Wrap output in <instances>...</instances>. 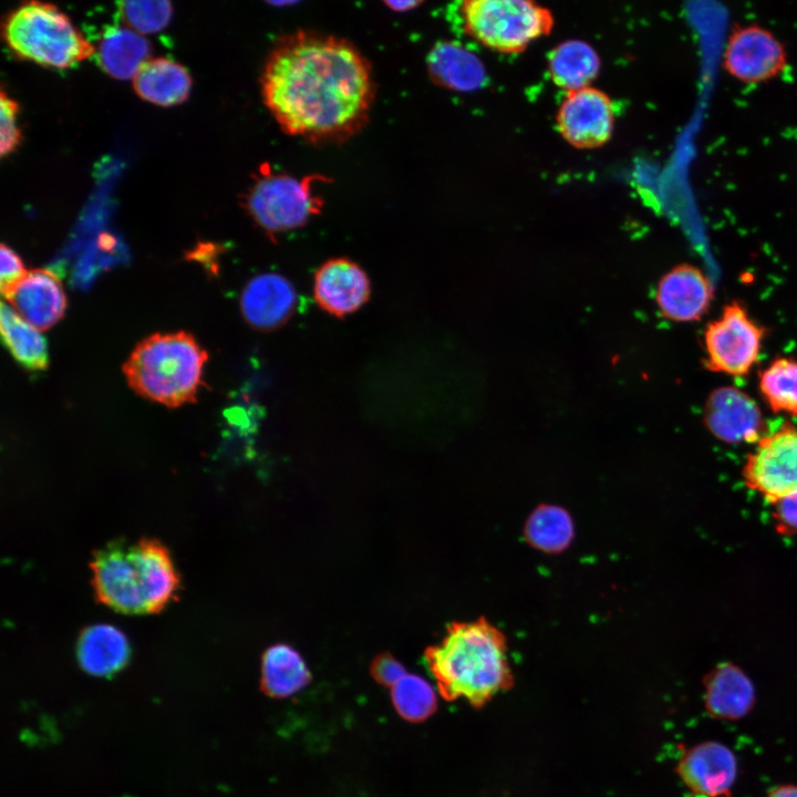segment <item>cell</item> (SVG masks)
<instances>
[{"label": "cell", "instance_id": "cell-4", "mask_svg": "<svg viewBox=\"0 0 797 797\" xmlns=\"http://www.w3.org/2000/svg\"><path fill=\"white\" fill-rule=\"evenodd\" d=\"M207 352L185 331L142 340L123 365L131 389L168 407L195 402Z\"/></svg>", "mask_w": 797, "mask_h": 797}, {"label": "cell", "instance_id": "cell-10", "mask_svg": "<svg viewBox=\"0 0 797 797\" xmlns=\"http://www.w3.org/2000/svg\"><path fill=\"white\" fill-rule=\"evenodd\" d=\"M725 71L745 84H759L777 77L787 65V52L776 35L758 25H736L723 54Z\"/></svg>", "mask_w": 797, "mask_h": 797}, {"label": "cell", "instance_id": "cell-5", "mask_svg": "<svg viewBox=\"0 0 797 797\" xmlns=\"http://www.w3.org/2000/svg\"><path fill=\"white\" fill-rule=\"evenodd\" d=\"M3 38L19 58L66 69L94 54V46L55 6L39 1L22 4L3 23Z\"/></svg>", "mask_w": 797, "mask_h": 797}, {"label": "cell", "instance_id": "cell-17", "mask_svg": "<svg viewBox=\"0 0 797 797\" xmlns=\"http://www.w3.org/2000/svg\"><path fill=\"white\" fill-rule=\"evenodd\" d=\"M297 306L292 283L278 273H262L245 286L240 296V310L246 322L261 331L283 325Z\"/></svg>", "mask_w": 797, "mask_h": 797}, {"label": "cell", "instance_id": "cell-35", "mask_svg": "<svg viewBox=\"0 0 797 797\" xmlns=\"http://www.w3.org/2000/svg\"><path fill=\"white\" fill-rule=\"evenodd\" d=\"M385 3L395 11H406L420 4L417 1H387Z\"/></svg>", "mask_w": 797, "mask_h": 797}, {"label": "cell", "instance_id": "cell-24", "mask_svg": "<svg viewBox=\"0 0 797 797\" xmlns=\"http://www.w3.org/2000/svg\"><path fill=\"white\" fill-rule=\"evenodd\" d=\"M0 331L3 344L24 369L38 372L48 368L46 339L4 300L1 302Z\"/></svg>", "mask_w": 797, "mask_h": 797}, {"label": "cell", "instance_id": "cell-18", "mask_svg": "<svg viewBox=\"0 0 797 797\" xmlns=\"http://www.w3.org/2000/svg\"><path fill=\"white\" fill-rule=\"evenodd\" d=\"M704 706L716 720L736 721L754 707L755 689L749 677L736 665H716L704 681Z\"/></svg>", "mask_w": 797, "mask_h": 797}, {"label": "cell", "instance_id": "cell-13", "mask_svg": "<svg viewBox=\"0 0 797 797\" xmlns=\"http://www.w3.org/2000/svg\"><path fill=\"white\" fill-rule=\"evenodd\" d=\"M676 773L693 796L729 797L737 777V760L729 747L707 741L682 752Z\"/></svg>", "mask_w": 797, "mask_h": 797}, {"label": "cell", "instance_id": "cell-12", "mask_svg": "<svg viewBox=\"0 0 797 797\" xmlns=\"http://www.w3.org/2000/svg\"><path fill=\"white\" fill-rule=\"evenodd\" d=\"M703 423L715 438L726 444H755L766 433L758 403L732 385L710 392L704 403Z\"/></svg>", "mask_w": 797, "mask_h": 797}, {"label": "cell", "instance_id": "cell-16", "mask_svg": "<svg viewBox=\"0 0 797 797\" xmlns=\"http://www.w3.org/2000/svg\"><path fill=\"white\" fill-rule=\"evenodd\" d=\"M371 287L366 272L354 261L333 258L318 269L313 294L319 307L342 318L360 309L370 298Z\"/></svg>", "mask_w": 797, "mask_h": 797}, {"label": "cell", "instance_id": "cell-21", "mask_svg": "<svg viewBox=\"0 0 797 797\" xmlns=\"http://www.w3.org/2000/svg\"><path fill=\"white\" fill-rule=\"evenodd\" d=\"M135 92L145 101L161 106L184 102L190 92L188 71L167 58L147 60L133 77Z\"/></svg>", "mask_w": 797, "mask_h": 797}, {"label": "cell", "instance_id": "cell-14", "mask_svg": "<svg viewBox=\"0 0 797 797\" xmlns=\"http://www.w3.org/2000/svg\"><path fill=\"white\" fill-rule=\"evenodd\" d=\"M714 286L698 267L682 263L673 267L659 280L655 303L661 314L674 322H695L710 310Z\"/></svg>", "mask_w": 797, "mask_h": 797}, {"label": "cell", "instance_id": "cell-2", "mask_svg": "<svg viewBox=\"0 0 797 797\" xmlns=\"http://www.w3.org/2000/svg\"><path fill=\"white\" fill-rule=\"evenodd\" d=\"M425 660L445 700L482 706L513 683L506 638L484 618L454 622Z\"/></svg>", "mask_w": 797, "mask_h": 797}, {"label": "cell", "instance_id": "cell-25", "mask_svg": "<svg viewBox=\"0 0 797 797\" xmlns=\"http://www.w3.org/2000/svg\"><path fill=\"white\" fill-rule=\"evenodd\" d=\"M757 389L772 412L797 416V360L773 359L758 372Z\"/></svg>", "mask_w": 797, "mask_h": 797}, {"label": "cell", "instance_id": "cell-15", "mask_svg": "<svg viewBox=\"0 0 797 797\" xmlns=\"http://www.w3.org/2000/svg\"><path fill=\"white\" fill-rule=\"evenodd\" d=\"M14 311L38 330L56 324L66 310V296L59 277L48 269H32L2 293Z\"/></svg>", "mask_w": 797, "mask_h": 797}, {"label": "cell", "instance_id": "cell-19", "mask_svg": "<svg viewBox=\"0 0 797 797\" xmlns=\"http://www.w3.org/2000/svg\"><path fill=\"white\" fill-rule=\"evenodd\" d=\"M151 54L149 41L138 32L121 25L107 27L97 43L99 66L118 80L134 77Z\"/></svg>", "mask_w": 797, "mask_h": 797}, {"label": "cell", "instance_id": "cell-29", "mask_svg": "<svg viewBox=\"0 0 797 797\" xmlns=\"http://www.w3.org/2000/svg\"><path fill=\"white\" fill-rule=\"evenodd\" d=\"M124 23L138 33H153L164 29L170 21L173 8L168 1L117 2Z\"/></svg>", "mask_w": 797, "mask_h": 797}, {"label": "cell", "instance_id": "cell-23", "mask_svg": "<svg viewBox=\"0 0 797 797\" xmlns=\"http://www.w3.org/2000/svg\"><path fill=\"white\" fill-rule=\"evenodd\" d=\"M311 680L301 655L287 644L270 646L262 656L261 687L275 698L294 695Z\"/></svg>", "mask_w": 797, "mask_h": 797}, {"label": "cell", "instance_id": "cell-9", "mask_svg": "<svg viewBox=\"0 0 797 797\" xmlns=\"http://www.w3.org/2000/svg\"><path fill=\"white\" fill-rule=\"evenodd\" d=\"M743 478L748 488L776 504L797 493V426L784 422L765 433L747 455Z\"/></svg>", "mask_w": 797, "mask_h": 797}, {"label": "cell", "instance_id": "cell-33", "mask_svg": "<svg viewBox=\"0 0 797 797\" xmlns=\"http://www.w3.org/2000/svg\"><path fill=\"white\" fill-rule=\"evenodd\" d=\"M773 517L779 534H797V493L777 501Z\"/></svg>", "mask_w": 797, "mask_h": 797}, {"label": "cell", "instance_id": "cell-22", "mask_svg": "<svg viewBox=\"0 0 797 797\" xmlns=\"http://www.w3.org/2000/svg\"><path fill=\"white\" fill-rule=\"evenodd\" d=\"M547 66L551 81L568 93L591 86L600 73L601 60L592 45L571 39L550 51Z\"/></svg>", "mask_w": 797, "mask_h": 797}, {"label": "cell", "instance_id": "cell-20", "mask_svg": "<svg viewBox=\"0 0 797 797\" xmlns=\"http://www.w3.org/2000/svg\"><path fill=\"white\" fill-rule=\"evenodd\" d=\"M80 666L94 676H110L118 672L130 658L125 635L108 624H94L82 631L76 644Z\"/></svg>", "mask_w": 797, "mask_h": 797}, {"label": "cell", "instance_id": "cell-28", "mask_svg": "<svg viewBox=\"0 0 797 797\" xmlns=\"http://www.w3.org/2000/svg\"><path fill=\"white\" fill-rule=\"evenodd\" d=\"M391 698L400 716L410 722L426 720L437 705L433 686L415 674H406L392 686Z\"/></svg>", "mask_w": 797, "mask_h": 797}, {"label": "cell", "instance_id": "cell-11", "mask_svg": "<svg viewBox=\"0 0 797 797\" xmlns=\"http://www.w3.org/2000/svg\"><path fill=\"white\" fill-rule=\"evenodd\" d=\"M556 122L560 135L571 146L598 148L612 136L614 106L607 93L591 85L567 93Z\"/></svg>", "mask_w": 797, "mask_h": 797}, {"label": "cell", "instance_id": "cell-34", "mask_svg": "<svg viewBox=\"0 0 797 797\" xmlns=\"http://www.w3.org/2000/svg\"><path fill=\"white\" fill-rule=\"evenodd\" d=\"M766 797H797V785H780L772 789Z\"/></svg>", "mask_w": 797, "mask_h": 797}, {"label": "cell", "instance_id": "cell-3", "mask_svg": "<svg viewBox=\"0 0 797 797\" xmlns=\"http://www.w3.org/2000/svg\"><path fill=\"white\" fill-rule=\"evenodd\" d=\"M91 567L97 599L123 613L157 612L178 587L169 553L156 540L112 542L95 553Z\"/></svg>", "mask_w": 797, "mask_h": 797}, {"label": "cell", "instance_id": "cell-6", "mask_svg": "<svg viewBox=\"0 0 797 797\" xmlns=\"http://www.w3.org/2000/svg\"><path fill=\"white\" fill-rule=\"evenodd\" d=\"M465 32L499 53H520L548 35L555 23L551 11L528 0H468L460 7Z\"/></svg>", "mask_w": 797, "mask_h": 797}, {"label": "cell", "instance_id": "cell-7", "mask_svg": "<svg viewBox=\"0 0 797 797\" xmlns=\"http://www.w3.org/2000/svg\"><path fill=\"white\" fill-rule=\"evenodd\" d=\"M766 333L744 303L732 300L703 331V364L714 373L746 376L758 362Z\"/></svg>", "mask_w": 797, "mask_h": 797}, {"label": "cell", "instance_id": "cell-32", "mask_svg": "<svg viewBox=\"0 0 797 797\" xmlns=\"http://www.w3.org/2000/svg\"><path fill=\"white\" fill-rule=\"evenodd\" d=\"M371 673L380 684L389 687L407 674L404 666L391 654L376 656L372 662Z\"/></svg>", "mask_w": 797, "mask_h": 797}, {"label": "cell", "instance_id": "cell-8", "mask_svg": "<svg viewBox=\"0 0 797 797\" xmlns=\"http://www.w3.org/2000/svg\"><path fill=\"white\" fill-rule=\"evenodd\" d=\"M311 179L263 173L248 192L246 206L267 232L277 234L302 226L319 211Z\"/></svg>", "mask_w": 797, "mask_h": 797}, {"label": "cell", "instance_id": "cell-27", "mask_svg": "<svg viewBox=\"0 0 797 797\" xmlns=\"http://www.w3.org/2000/svg\"><path fill=\"white\" fill-rule=\"evenodd\" d=\"M428 68L435 81L456 90L477 86L484 71L476 58L452 43L434 48L428 56Z\"/></svg>", "mask_w": 797, "mask_h": 797}, {"label": "cell", "instance_id": "cell-31", "mask_svg": "<svg viewBox=\"0 0 797 797\" xmlns=\"http://www.w3.org/2000/svg\"><path fill=\"white\" fill-rule=\"evenodd\" d=\"M1 271L0 286L1 293L6 292L15 284L25 273L24 265L19 255L10 247L1 245Z\"/></svg>", "mask_w": 797, "mask_h": 797}, {"label": "cell", "instance_id": "cell-30", "mask_svg": "<svg viewBox=\"0 0 797 797\" xmlns=\"http://www.w3.org/2000/svg\"><path fill=\"white\" fill-rule=\"evenodd\" d=\"M18 103L3 91L0 94V154L4 157L17 149L21 133L17 124Z\"/></svg>", "mask_w": 797, "mask_h": 797}, {"label": "cell", "instance_id": "cell-26", "mask_svg": "<svg viewBox=\"0 0 797 797\" xmlns=\"http://www.w3.org/2000/svg\"><path fill=\"white\" fill-rule=\"evenodd\" d=\"M524 530L534 548L549 553L565 550L575 535L570 515L555 505L538 506L528 517Z\"/></svg>", "mask_w": 797, "mask_h": 797}, {"label": "cell", "instance_id": "cell-1", "mask_svg": "<svg viewBox=\"0 0 797 797\" xmlns=\"http://www.w3.org/2000/svg\"><path fill=\"white\" fill-rule=\"evenodd\" d=\"M261 92L286 133L322 142L344 139L363 126L374 86L369 63L352 44L300 31L275 45Z\"/></svg>", "mask_w": 797, "mask_h": 797}]
</instances>
